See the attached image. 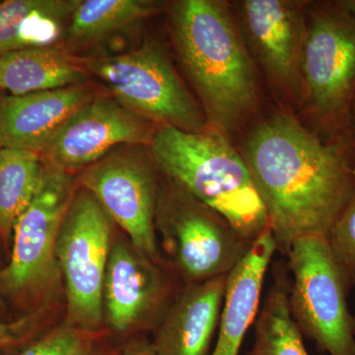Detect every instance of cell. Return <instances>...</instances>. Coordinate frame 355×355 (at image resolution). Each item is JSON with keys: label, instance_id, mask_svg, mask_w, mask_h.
Returning a JSON list of instances; mask_svg holds the SVG:
<instances>
[{"label": "cell", "instance_id": "obj_28", "mask_svg": "<svg viewBox=\"0 0 355 355\" xmlns=\"http://www.w3.org/2000/svg\"><path fill=\"white\" fill-rule=\"evenodd\" d=\"M3 89V83H2V77H1V71H0V92H1Z\"/></svg>", "mask_w": 355, "mask_h": 355}, {"label": "cell", "instance_id": "obj_11", "mask_svg": "<svg viewBox=\"0 0 355 355\" xmlns=\"http://www.w3.org/2000/svg\"><path fill=\"white\" fill-rule=\"evenodd\" d=\"M157 128L113 96H96L39 155L46 167L70 174L94 164L116 147L149 146Z\"/></svg>", "mask_w": 355, "mask_h": 355}, {"label": "cell", "instance_id": "obj_7", "mask_svg": "<svg viewBox=\"0 0 355 355\" xmlns=\"http://www.w3.org/2000/svg\"><path fill=\"white\" fill-rule=\"evenodd\" d=\"M111 220L92 193L84 189L74 193L55 248L64 273L70 326L96 331L101 321Z\"/></svg>", "mask_w": 355, "mask_h": 355}, {"label": "cell", "instance_id": "obj_8", "mask_svg": "<svg viewBox=\"0 0 355 355\" xmlns=\"http://www.w3.org/2000/svg\"><path fill=\"white\" fill-rule=\"evenodd\" d=\"M172 184L171 191L159 195L156 220L178 270L189 284L228 275L254 242L188 191Z\"/></svg>", "mask_w": 355, "mask_h": 355}, {"label": "cell", "instance_id": "obj_26", "mask_svg": "<svg viewBox=\"0 0 355 355\" xmlns=\"http://www.w3.org/2000/svg\"><path fill=\"white\" fill-rule=\"evenodd\" d=\"M347 139H349L350 150L354 156L355 162V100L350 112L349 125L347 128Z\"/></svg>", "mask_w": 355, "mask_h": 355}, {"label": "cell", "instance_id": "obj_16", "mask_svg": "<svg viewBox=\"0 0 355 355\" xmlns=\"http://www.w3.org/2000/svg\"><path fill=\"white\" fill-rule=\"evenodd\" d=\"M277 251L270 226L228 275L216 345L210 355H239L259 310L268 266Z\"/></svg>", "mask_w": 355, "mask_h": 355}, {"label": "cell", "instance_id": "obj_4", "mask_svg": "<svg viewBox=\"0 0 355 355\" xmlns=\"http://www.w3.org/2000/svg\"><path fill=\"white\" fill-rule=\"evenodd\" d=\"M306 108L322 139L347 137L355 100V16L340 1L311 10L300 64Z\"/></svg>", "mask_w": 355, "mask_h": 355}, {"label": "cell", "instance_id": "obj_18", "mask_svg": "<svg viewBox=\"0 0 355 355\" xmlns=\"http://www.w3.org/2000/svg\"><path fill=\"white\" fill-rule=\"evenodd\" d=\"M81 0H6L0 2V58L53 46Z\"/></svg>", "mask_w": 355, "mask_h": 355}, {"label": "cell", "instance_id": "obj_23", "mask_svg": "<svg viewBox=\"0 0 355 355\" xmlns=\"http://www.w3.org/2000/svg\"><path fill=\"white\" fill-rule=\"evenodd\" d=\"M334 259L355 287V196L326 237Z\"/></svg>", "mask_w": 355, "mask_h": 355}, {"label": "cell", "instance_id": "obj_20", "mask_svg": "<svg viewBox=\"0 0 355 355\" xmlns=\"http://www.w3.org/2000/svg\"><path fill=\"white\" fill-rule=\"evenodd\" d=\"M162 4L149 0H81L70 17L67 37L73 43L99 41L140 24Z\"/></svg>", "mask_w": 355, "mask_h": 355}, {"label": "cell", "instance_id": "obj_24", "mask_svg": "<svg viewBox=\"0 0 355 355\" xmlns=\"http://www.w3.org/2000/svg\"><path fill=\"white\" fill-rule=\"evenodd\" d=\"M118 355H155L151 343L146 340H135L121 349Z\"/></svg>", "mask_w": 355, "mask_h": 355}, {"label": "cell", "instance_id": "obj_12", "mask_svg": "<svg viewBox=\"0 0 355 355\" xmlns=\"http://www.w3.org/2000/svg\"><path fill=\"white\" fill-rule=\"evenodd\" d=\"M241 18L248 40L268 73L287 88L297 87L307 33L300 4L246 0L241 4Z\"/></svg>", "mask_w": 355, "mask_h": 355}, {"label": "cell", "instance_id": "obj_15", "mask_svg": "<svg viewBox=\"0 0 355 355\" xmlns=\"http://www.w3.org/2000/svg\"><path fill=\"white\" fill-rule=\"evenodd\" d=\"M151 261L133 246H112L103 298L110 324L118 333L137 326L162 300L164 282Z\"/></svg>", "mask_w": 355, "mask_h": 355}, {"label": "cell", "instance_id": "obj_6", "mask_svg": "<svg viewBox=\"0 0 355 355\" xmlns=\"http://www.w3.org/2000/svg\"><path fill=\"white\" fill-rule=\"evenodd\" d=\"M83 62L91 76L106 84L113 97L158 127L207 130L205 112L155 42L148 40L135 50L85 58Z\"/></svg>", "mask_w": 355, "mask_h": 355}, {"label": "cell", "instance_id": "obj_2", "mask_svg": "<svg viewBox=\"0 0 355 355\" xmlns=\"http://www.w3.org/2000/svg\"><path fill=\"white\" fill-rule=\"evenodd\" d=\"M173 41L212 128L237 127L258 100L256 72L227 6L181 0L170 9Z\"/></svg>", "mask_w": 355, "mask_h": 355}, {"label": "cell", "instance_id": "obj_3", "mask_svg": "<svg viewBox=\"0 0 355 355\" xmlns=\"http://www.w3.org/2000/svg\"><path fill=\"white\" fill-rule=\"evenodd\" d=\"M153 162L198 202L254 242L268 216L242 155L219 130L186 132L160 125L149 144Z\"/></svg>", "mask_w": 355, "mask_h": 355}, {"label": "cell", "instance_id": "obj_14", "mask_svg": "<svg viewBox=\"0 0 355 355\" xmlns=\"http://www.w3.org/2000/svg\"><path fill=\"white\" fill-rule=\"evenodd\" d=\"M228 275L187 286L156 329L150 343L155 355H210Z\"/></svg>", "mask_w": 355, "mask_h": 355}, {"label": "cell", "instance_id": "obj_22", "mask_svg": "<svg viewBox=\"0 0 355 355\" xmlns=\"http://www.w3.org/2000/svg\"><path fill=\"white\" fill-rule=\"evenodd\" d=\"M120 350L96 331L67 324L42 336L16 355H118Z\"/></svg>", "mask_w": 355, "mask_h": 355}, {"label": "cell", "instance_id": "obj_29", "mask_svg": "<svg viewBox=\"0 0 355 355\" xmlns=\"http://www.w3.org/2000/svg\"><path fill=\"white\" fill-rule=\"evenodd\" d=\"M2 149H3V146H2L1 140H0V151H1Z\"/></svg>", "mask_w": 355, "mask_h": 355}, {"label": "cell", "instance_id": "obj_1", "mask_svg": "<svg viewBox=\"0 0 355 355\" xmlns=\"http://www.w3.org/2000/svg\"><path fill=\"white\" fill-rule=\"evenodd\" d=\"M265 207L277 251L306 236L327 237L355 196L347 137L324 140L286 113L254 128L242 155Z\"/></svg>", "mask_w": 355, "mask_h": 355}, {"label": "cell", "instance_id": "obj_10", "mask_svg": "<svg viewBox=\"0 0 355 355\" xmlns=\"http://www.w3.org/2000/svg\"><path fill=\"white\" fill-rule=\"evenodd\" d=\"M74 193L69 173L44 166L34 200L14 226L10 261L0 272V284L7 291H29L50 279L58 233Z\"/></svg>", "mask_w": 355, "mask_h": 355}, {"label": "cell", "instance_id": "obj_5", "mask_svg": "<svg viewBox=\"0 0 355 355\" xmlns=\"http://www.w3.org/2000/svg\"><path fill=\"white\" fill-rule=\"evenodd\" d=\"M286 257L292 273L289 308L301 334L320 354L355 355V315L347 303L352 286L326 238H300Z\"/></svg>", "mask_w": 355, "mask_h": 355}, {"label": "cell", "instance_id": "obj_13", "mask_svg": "<svg viewBox=\"0 0 355 355\" xmlns=\"http://www.w3.org/2000/svg\"><path fill=\"white\" fill-rule=\"evenodd\" d=\"M96 97L88 84L0 96V140L3 148L41 153L67 121Z\"/></svg>", "mask_w": 355, "mask_h": 355}, {"label": "cell", "instance_id": "obj_25", "mask_svg": "<svg viewBox=\"0 0 355 355\" xmlns=\"http://www.w3.org/2000/svg\"><path fill=\"white\" fill-rule=\"evenodd\" d=\"M19 330V324H9L0 323V345L12 343Z\"/></svg>", "mask_w": 355, "mask_h": 355}, {"label": "cell", "instance_id": "obj_17", "mask_svg": "<svg viewBox=\"0 0 355 355\" xmlns=\"http://www.w3.org/2000/svg\"><path fill=\"white\" fill-rule=\"evenodd\" d=\"M0 71L3 89L11 95L79 85L91 76L83 60L55 46L3 55L0 58Z\"/></svg>", "mask_w": 355, "mask_h": 355}, {"label": "cell", "instance_id": "obj_9", "mask_svg": "<svg viewBox=\"0 0 355 355\" xmlns=\"http://www.w3.org/2000/svg\"><path fill=\"white\" fill-rule=\"evenodd\" d=\"M119 149L84 169L80 183L142 254L157 260L155 223L158 188L153 159L139 149Z\"/></svg>", "mask_w": 355, "mask_h": 355}, {"label": "cell", "instance_id": "obj_21", "mask_svg": "<svg viewBox=\"0 0 355 355\" xmlns=\"http://www.w3.org/2000/svg\"><path fill=\"white\" fill-rule=\"evenodd\" d=\"M44 166L38 153L20 149L0 151V236L9 241L18 218L41 184Z\"/></svg>", "mask_w": 355, "mask_h": 355}, {"label": "cell", "instance_id": "obj_27", "mask_svg": "<svg viewBox=\"0 0 355 355\" xmlns=\"http://www.w3.org/2000/svg\"><path fill=\"white\" fill-rule=\"evenodd\" d=\"M340 3L345 10L355 16V0H340Z\"/></svg>", "mask_w": 355, "mask_h": 355}, {"label": "cell", "instance_id": "obj_19", "mask_svg": "<svg viewBox=\"0 0 355 355\" xmlns=\"http://www.w3.org/2000/svg\"><path fill=\"white\" fill-rule=\"evenodd\" d=\"M291 279L282 268L257 316L253 347L247 355H309L289 308Z\"/></svg>", "mask_w": 355, "mask_h": 355}]
</instances>
